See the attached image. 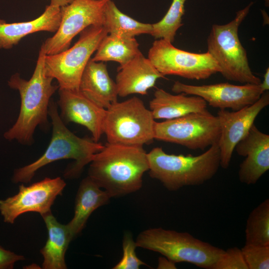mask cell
I'll return each mask as SVG.
<instances>
[{
	"label": "cell",
	"instance_id": "30bf717a",
	"mask_svg": "<svg viewBox=\"0 0 269 269\" xmlns=\"http://www.w3.org/2000/svg\"><path fill=\"white\" fill-rule=\"evenodd\" d=\"M147 58L164 76L173 75L188 79L203 80L220 72L218 64L208 52L186 51L163 39L153 42Z\"/></svg>",
	"mask_w": 269,
	"mask_h": 269
},
{
	"label": "cell",
	"instance_id": "8992f818",
	"mask_svg": "<svg viewBox=\"0 0 269 269\" xmlns=\"http://www.w3.org/2000/svg\"><path fill=\"white\" fill-rule=\"evenodd\" d=\"M135 242L137 247L157 252L175 264L185 262L205 269H212L224 251L189 233L161 227L142 231Z\"/></svg>",
	"mask_w": 269,
	"mask_h": 269
},
{
	"label": "cell",
	"instance_id": "5b68a950",
	"mask_svg": "<svg viewBox=\"0 0 269 269\" xmlns=\"http://www.w3.org/2000/svg\"><path fill=\"white\" fill-rule=\"evenodd\" d=\"M253 1L238 10L235 18L225 24H213L207 37V52L218 64L226 79L242 84L260 85L261 79L250 67L247 53L238 36L239 27L247 16Z\"/></svg>",
	"mask_w": 269,
	"mask_h": 269
},
{
	"label": "cell",
	"instance_id": "52a82bcc",
	"mask_svg": "<svg viewBox=\"0 0 269 269\" xmlns=\"http://www.w3.org/2000/svg\"><path fill=\"white\" fill-rule=\"evenodd\" d=\"M155 123L150 110L134 96L106 109L104 134L109 143L143 146L154 139Z\"/></svg>",
	"mask_w": 269,
	"mask_h": 269
},
{
	"label": "cell",
	"instance_id": "e0dca14e",
	"mask_svg": "<svg viewBox=\"0 0 269 269\" xmlns=\"http://www.w3.org/2000/svg\"><path fill=\"white\" fill-rule=\"evenodd\" d=\"M116 78L118 96L124 97L138 94L144 95L157 79L164 78L141 52L118 68Z\"/></svg>",
	"mask_w": 269,
	"mask_h": 269
},
{
	"label": "cell",
	"instance_id": "7c38bea8",
	"mask_svg": "<svg viewBox=\"0 0 269 269\" xmlns=\"http://www.w3.org/2000/svg\"><path fill=\"white\" fill-rule=\"evenodd\" d=\"M66 185L60 177H45L28 186L21 184L17 194L0 200V212L4 222L13 224L18 216L27 212L39 213L41 216L51 212V206Z\"/></svg>",
	"mask_w": 269,
	"mask_h": 269
},
{
	"label": "cell",
	"instance_id": "1f68e13d",
	"mask_svg": "<svg viewBox=\"0 0 269 269\" xmlns=\"http://www.w3.org/2000/svg\"><path fill=\"white\" fill-rule=\"evenodd\" d=\"M261 88L263 92L269 90V68L266 69L264 75L263 81L260 84Z\"/></svg>",
	"mask_w": 269,
	"mask_h": 269
},
{
	"label": "cell",
	"instance_id": "d4e9b609",
	"mask_svg": "<svg viewBox=\"0 0 269 269\" xmlns=\"http://www.w3.org/2000/svg\"><path fill=\"white\" fill-rule=\"evenodd\" d=\"M245 244L269 246V199L255 208L247 218Z\"/></svg>",
	"mask_w": 269,
	"mask_h": 269
},
{
	"label": "cell",
	"instance_id": "3957f363",
	"mask_svg": "<svg viewBox=\"0 0 269 269\" xmlns=\"http://www.w3.org/2000/svg\"><path fill=\"white\" fill-rule=\"evenodd\" d=\"M52 133L50 141L44 153L35 161L14 171L12 177L15 183L30 182L36 172L52 162L65 159L75 160L73 164L64 171L66 178L78 177L85 165L90 163L95 154L101 151L104 145L88 137H80L66 127L58 112L57 104L51 100L48 108Z\"/></svg>",
	"mask_w": 269,
	"mask_h": 269
},
{
	"label": "cell",
	"instance_id": "4dcf8cb0",
	"mask_svg": "<svg viewBox=\"0 0 269 269\" xmlns=\"http://www.w3.org/2000/svg\"><path fill=\"white\" fill-rule=\"evenodd\" d=\"M157 269H176V267L175 263L164 257L159 258Z\"/></svg>",
	"mask_w": 269,
	"mask_h": 269
},
{
	"label": "cell",
	"instance_id": "d6a6232c",
	"mask_svg": "<svg viewBox=\"0 0 269 269\" xmlns=\"http://www.w3.org/2000/svg\"><path fill=\"white\" fill-rule=\"evenodd\" d=\"M74 0H50V4L61 7L71 3Z\"/></svg>",
	"mask_w": 269,
	"mask_h": 269
},
{
	"label": "cell",
	"instance_id": "8fae6325",
	"mask_svg": "<svg viewBox=\"0 0 269 269\" xmlns=\"http://www.w3.org/2000/svg\"><path fill=\"white\" fill-rule=\"evenodd\" d=\"M108 0H74L61 7V20L54 35L46 39L40 49L53 55L68 49L73 38L92 25H103Z\"/></svg>",
	"mask_w": 269,
	"mask_h": 269
},
{
	"label": "cell",
	"instance_id": "7a4b0ae2",
	"mask_svg": "<svg viewBox=\"0 0 269 269\" xmlns=\"http://www.w3.org/2000/svg\"><path fill=\"white\" fill-rule=\"evenodd\" d=\"M45 55L40 49L29 80H25L19 73H15L8 81L9 87L19 93L20 108L15 124L4 134L6 139L16 140L22 144L30 145L34 142L33 134L36 127H45L48 124L51 98L59 87L53 85V79L46 74Z\"/></svg>",
	"mask_w": 269,
	"mask_h": 269
},
{
	"label": "cell",
	"instance_id": "7402d4cb",
	"mask_svg": "<svg viewBox=\"0 0 269 269\" xmlns=\"http://www.w3.org/2000/svg\"><path fill=\"white\" fill-rule=\"evenodd\" d=\"M48 232V239L40 250L44 269H66L65 255L73 239L67 224L58 222L51 212L43 215Z\"/></svg>",
	"mask_w": 269,
	"mask_h": 269
},
{
	"label": "cell",
	"instance_id": "cb8c5ba5",
	"mask_svg": "<svg viewBox=\"0 0 269 269\" xmlns=\"http://www.w3.org/2000/svg\"><path fill=\"white\" fill-rule=\"evenodd\" d=\"M103 25L108 34L126 37L150 34L152 24L137 21L121 12L112 0H108L104 9Z\"/></svg>",
	"mask_w": 269,
	"mask_h": 269
},
{
	"label": "cell",
	"instance_id": "5bb4252c",
	"mask_svg": "<svg viewBox=\"0 0 269 269\" xmlns=\"http://www.w3.org/2000/svg\"><path fill=\"white\" fill-rule=\"evenodd\" d=\"M269 104L268 91L249 106L231 112L220 110L217 113L221 133L218 145L220 151V166L228 168L235 147L248 133L257 117Z\"/></svg>",
	"mask_w": 269,
	"mask_h": 269
},
{
	"label": "cell",
	"instance_id": "484cf974",
	"mask_svg": "<svg viewBox=\"0 0 269 269\" xmlns=\"http://www.w3.org/2000/svg\"><path fill=\"white\" fill-rule=\"evenodd\" d=\"M187 0H172L167 12L158 22L152 24L150 35L155 39H163L171 43L174 40L176 32L183 25L182 16Z\"/></svg>",
	"mask_w": 269,
	"mask_h": 269
},
{
	"label": "cell",
	"instance_id": "f1b7e54d",
	"mask_svg": "<svg viewBox=\"0 0 269 269\" xmlns=\"http://www.w3.org/2000/svg\"><path fill=\"white\" fill-rule=\"evenodd\" d=\"M212 269H248L241 249L230 248L220 255Z\"/></svg>",
	"mask_w": 269,
	"mask_h": 269
},
{
	"label": "cell",
	"instance_id": "ac0fdd59",
	"mask_svg": "<svg viewBox=\"0 0 269 269\" xmlns=\"http://www.w3.org/2000/svg\"><path fill=\"white\" fill-rule=\"evenodd\" d=\"M61 20V7L47 5L38 17L29 21L7 22L0 18V49H10L24 37L39 32H55Z\"/></svg>",
	"mask_w": 269,
	"mask_h": 269
},
{
	"label": "cell",
	"instance_id": "d6986e66",
	"mask_svg": "<svg viewBox=\"0 0 269 269\" xmlns=\"http://www.w3.org/2000/svg\"><path fill=\"white\" fill-rule=\"evenodd\" d=\"M79 91L97 105L107 109L118 102L116 82L103 62L90 59L82 75Z\"/></svg>",
	"mask_w": 269,
	"mask_h": 269
},
{
	"label": "cell",
	"instance_id": "277c9868",
	"mask_svg": "<svg viewBox=\"0 0 269 269\" xmlns=\"http://www.w3.org/2000/svg\"><path fill=\"white\" fill-rule=\"evenodd\" d=\"M149 174L169 191L199 185L212 179L220 166L218 143L197 156L166 153L160 147L147 153Z\"/></svg>",
	"mask_w": 269,
	"mask_h": 269
},
{
	"label": "cell",
	"instance_id": "f546056e",
	"mask_svg": "<svg viewBox=\"0 0 269 269\" xmlns=\"http://www.w3.org/2000/svg\"><path fill=\"white\" fill-rule=\"evenodd\" d=\"M24 259L23 256L6 250L0 246V269H12L16 262Z\"/></svg>",
	"mask_w": 269,
	"mask_h": 269
},
{
	"label": "cell",
	"instance_id": "9c48e42d",
	"mask_svg": "<svg viewBox=\"0 0 269 269\" xmlns=\"http://www.w3.org/2000/svg\"><path fill=\"white\" fill-rule=\"evenodd\" d=\"M221 133L217 116L207 109L184 116L156 122L154 139L204 150L218 143Z\"/></svg>",
	"mask_w": 269,
	"mask_h": 269
},
{
	"label": "cell",
	"instance_id": "9a60e30c",
	"mask_svg": "<svg viewBox=\"0 0 269 269\" xmlns=\"http://www.w3.org/2000/svg\"><path fill=\"white\" fill-rule=\"evenodd\" d=\"M58 89L57 104L63 122L85 127L91 132L93 140L98 142L104 134L106 109L97 105L79 90Z\"/></svg>",
	"mask_w": 269,
	"mask_h": 269
},
{
	"label": "cell",
	"instance_id": "603a6c76",
	"mask_svg": "<svg viewBox=\"0 0 269 269\" xmlns=\"http://www.w3.org/2000/svg\"><path fill=\"white\" fill-rule=\"evenodd\" d=\"M141 53L134 37L108 34L100 42L94 56L97 62L115 61L123 65Z\"/></svg>",
	"mask_w": 269,
	"mask_h": 269
},
{
	"label": "cell",
	"instance_id": "ffe728a7",
	"mask_svg": "<svg viewBox=\"0 0 269 269\" xmlns=\"http://www.w3.org/2000/svg\"><path fill=\"white\" fill-rule=\"evenodd\" d=\"M206 102L200 97L187 96L184 93L173 95L157 89L149 102V108L155 119L171 120L207 109Z\"/></svg>",
	"mask_w": 269,
	"mask_h": 269
},
{
	"label": "cell",
	"instance_id": "4316f807",
	"mask_svg": "<svg viewBox=\"0 0 269 269\" xmlns=\"http://www.w3.org/2000/svg\"><path fill=\"white\" fill-rule=\"evenodd\" d=\"M241 250L248 269H269V246L245 244Z\"/></svg>",
	"mask_w": 269,
	"mask_h": 269
},
{
	"label": "cell",
	"instance_id": "836d02e7",
	"mask_svg": "<svg viewBox=\"0 0 269 269\" xmlns=\"http://www.w3.org/2000/svg\"><path fill=\"white\" fill-rule=\"evenodd\" d=\"M265 1V4L266 6H269V0H264Z\"/></svg>",
	"mask_w": 269,
	"mask_h": 269
},
{
	"label": "cell",
	"instance_id": "4fadbf2b",
	"mask_svg": "<svg viewBox=\"0 0 269 269\" xmlns=\"http://www.w3.org/2000/svg\"><path fill=\"white\" fill-rule=\"evenodd\" d=\"M173 92L200 97L213 108L235 111L253 104L264 93L260 85L245 84L236 85L229 83L192 85L175 81Z\"/></svg>",
	"mask_w": 269,
	"mask_h": 269
},
{
	"label": "cell",
	"instance_id": "2e32d148",
	"mask_svg": "<svg viewBox=\"0 0 269 269\" xmlns=\"http://www.w3.org/2000/svg\"><path fill=\"white\" fill-rule=\"evenodd\" d=\"M235 149L246 157L240 165L239 180L247 185L256 184L269 169V135L254 124Z\"/></svg>",
	"mask_w": 269,
	"mask_h": 269
},
{
	"label": "cell",
	"instance_id": "ba28073f",
	"mask_svg": "<svg viewBox=\"0 0 269 269\" xmlns=\"http://www.w3.org/2000/svg\"><path fill=\"white\" fill-rule=\"evenodd\" d=\"M108 34L104 25H92L80 33L73 46L58 53L46 55L47 76L56 80L60 89L79 90L83 72L100 42Z\"/></svg>",
	"mask_w": 269,
	"mask_h": 269
},
{
	"label": "cell",
	"instance_id": "6da1fadb",
	"mask_svg": "<svg viewBox=\"0 0 269 269\" xmlns=\"http://www.w3.org/2000/svg\"><path fill=\"white\" fill-rule=\"evenodd\" d=\"M148 169L143 146L107 142L90 162L88 176L111 198L119 197L139 190Z\"/></svg>",
	"mask_w": 269,
	"mask_h": 269
},
{
	"label": "cell",
	"instance_id": "83f0119b",
	"mask_svg": "<svg viewBox=\"0 0 269 269\" xmlns=\"http://www.w3.org/2000/svg\"><path fill=\"white\" fill-rule=\"evenodd\" d=\"M137 247L132 235L126 232L123 239V256L121 260L113 268V269H138L141 265L146 264L137 257Z\"/></svg>",
	"mask_w": 269,
	"mask_h": 269
},
{
	"label": "cell",
	"instance_id": "44dd1931",
	"mask_svg": "<svg viewBox=\"0 0 269 269\" xmlns=\"http://www.w3.org/2000/svg\"><path fill=\"white\" fill-rule=\"evenodd\" d=\"M110 198L89 177L81 181L75 198L74 216L67 224L73 239L81 232L91 214L107 204Z\"/></svg>",
	"mask_w": 269,
	"mask_h": 269
}]
</instances>
